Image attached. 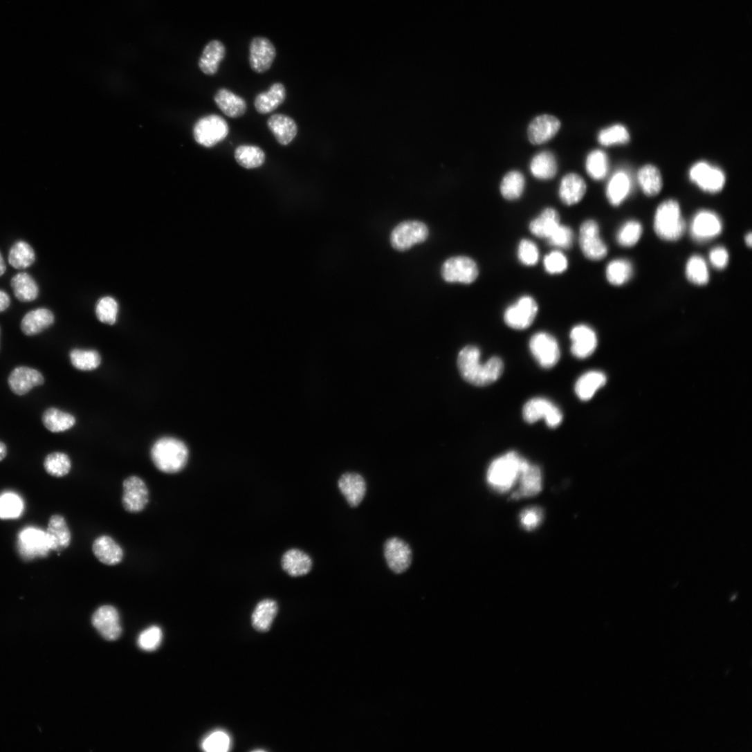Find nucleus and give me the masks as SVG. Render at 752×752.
<instances>
[{
    "mask_svg": "<svg viewBox=\"0 0 752 752\" xmlns=\"http://www.w3.org/2000/svg\"><path fill=\"white\" fill-rule=\"evenodd\" d=\"M480 358V350L477 347L468 346L460 351L457 364L465 380L473 385L483 387L497 381L502 375L504 367L498 357L491 358L484 365Z\"/></svg>",
    "mask_w": 752,
    "mask_h": 752,
    "instance_id": "nucleus-1",
    "label": "nucleus"
},
{
    "mask_svg": "<svg viewBox=\"0 0 752 752\" xmlns=\"http://www.w3.org/2000/svg\"><path fill=\"white\" fill-rule=\"evenodd\" d=\"M152 460L156 468L165 474H176L186 466L189 459L187 446L173 437H163L154 444Z\"/></svg>",
    "mask_w": 752,
    "mask_h": 752,
    "instance_id": "nucleus-2",
    "label": "nucleus"
},
{
    "mask_svg": "<svg viewBox=\"0 0 752 752\" xmlns=\"http://www.w3.org/2000/svg\"><path fill=\"white\" fill-rule=\"evenodd\" d=\"M527 462L514 451L495 459L487 471L488 484L500 493L511 490L517 483L520 473Z\"/></svg>",
    "mask_w": 752,
    "mask_h": 752,
    "instance_id": "nucleus-3",
    "label": "nucleus"
},
{
    "mask_svg": "<svg viewBox=\"0 0 752 752\" xmlns=\"http://www.w3.org/2000/svg\"><path fill=\"white\" fill-rule=\"evenodd\" d=\"M654 226L657 236L664 241H677L682 238L686 226L677 201L668 199L658 207Z\"/></svg>",
    "mask_w": 752,
    "mask_h": 752,
    "instance_id": "nucleus-4",
    "label": "nucleus"
},
{
    "mask_svg": "<svg viewBox=\"0 0 752 752\" xmlns=\"http://www.w3.org/2000/svg\"><path fill=\"white\" fill-rule=\"evenodd\" d=\"M228 122L222 117L210 115L200 119L193 129L194 140L199 145L210 148L223 141L229 135Z\"/></svg>",
    "mask_w": 752,
    "mask_h": 752,
    "instance_id": "nucleus-5",
    "label": "nucleus"
},
{
    "mask_svg": "<svg viewBox=\"0 0 752 752\" xmlns=\"http://www.w3.org/2000/svg\"><path fill=\"white\" fill-rule=\"evenodd\" d=\"M539 312V305L530 295H522L504 311V320L511 329L517 331L530 327Z\"/></svg>",
    "mask_w": 752,
    "mask_h": 752,
    "instance_id": "nucleus-6",
    "label": "nucleus"
},
{
    "mask_svg": "<svg viewBox=\"0 0 752 752\" xmlns=\"http://www.w3.org/2000/svg\"><path fill=\"white\" fill-rule=\"evenodd\" d=\"M529 349L536 361L545 369L553 368L560 360L561 354L559 344L548 333L534 334L530 340Z\"/></svg>",
    "mask_w": 752,
    "mask_h": 752,
    "instance_id": "nucleus-7",
    "label": "nucleus"
},
{
    "mask_svg": "<svg viewBox=\"0 0 752 752\" xmlns=\"http://www.w3.org/2000/svg\"><path fill=\"white\" fill-rule=\"evenodd\" d=\"M428 237V230L419 221H405L397 226L391 235V244L398 251L409 250L416 244L424 242Z\"/></svg>",
    "mask_w": 752,
    "mask_h": 752,
    "instance_id": "nucleus-8",
    "label": "nucleus"
},
{
    "mask_svg": "<svg viewBox=\"0 0 752 752\" xmlns=\"http://www.w3.org/2000/svg\"><path fill=\"white\" fill-rule=\"evenodd\" d=\"M441 273L448 282L470 284L477 279L479 272L473 259L459 256L448 259L443 265Z\"/></svg>",
    "mask_w": 752,
    "mask_h": 752,
    "instance_id": "nucleus-9",
    "label": "nucleus"
},
{
    "mask_svg": "<svg viewBox=\"0 0 752 752\" xmlns=\"http://www.w3.org/2000/svg\"><path fill=\"white\" fill-rule=\"evenodd\" d=\"M523 418L529 423L544 419L550 428H557L561 424L563 415L561 410L551 401L544 398H534L525 403L522 410Z\"/></svg>",
    "mask_w": 752,
    "mask_h": 752,
    "instance_id": "nucleus-10",
    "label": "nucleus"
},
{
    "mask_svg": "<svg viewBox=\"0 0 752 752\" xmlns=\"http://www.w3.org/2000/svg\"><path fill=\"white\" fill-rule=\"evenodd\" d=\"M580 246L586 258L600 261L607 255V245L600 237L598 224L593 220L585 221L580 229Z\"/></svg>",
    "mask_w": 752,
    "mask_h": 752,
    "instance_id": "nucleus-11",
    "label": "nucleus"
},
{
    "mask_svg": "<svg viewBox=\"0 0 752 752\" xmlns=\"http://www.w3.org/2000/svg\"><path fill=\"white\" fill-rule=\"evenodd\" d=\"M723 225L716 213L708 210L698 212L690 228V235L698 243H706L721 235Z\"/></svg>",
    "mask_w": 752,
    "mask_h": 752,
    "instance_id": "nucleus-12",
    "label": "nucleus"
},
{
    "mask_svg": "<svg viewBox=\"0 0 752 752\" xmlns=\"http://www.w3.org/2000/svg\"><path fill=\"white\" fill-rule=\"evenodd\" d=\"M149 502V488L143 479L131 476L123 483L122 504L131 513L143 511Z\"/></svg>",
    "mask_w": 752,
    "mask_h": 752,
    "instance_id": "nucleus-13",
    "label": "nucleus"
},
{
    "mask_svg": "<svg viewBox=\"0 0 752 752\" xmlns=\"http://www.w3.org/2000/svg\"><path fill=\"white\" fill-rule=\"evenodd\" d=\"M689 174L693 183L709 193L719 192L725 184L726 178L724 172L705 162H699L693 165Z\"/></svg>",
    "mask_w": 752,
    "mask_h": 752,
    "instance_id": "nucleus-14",
    "label": "nucleus"
},
{
    "mask_svg": "<svg viewBox=\"0 0 752 752\" xmlns=\"http://www.w3.org/2000/svg\"><path fill=\"white\" fill-rule=\"evenodd\" d=\"M91 621L94 627L107 640H116L122 634L119 612L112 605L100 607L93 613Z\"/></svg>",
    "mask_w": 752,
    "mask_h": 752,
    "instance_id": "nucleus-15",
    "label": "nucleus"
},
{
    "mask_svg": "<svg viewBox=\"0 0 752 752\" xmlns=\"http://www.w3.org/2000/svg\"><path fill=\"white\" fill-rule=\"evenodd\" d=\"M384 555L389 568L396 574L404 573L411 565L412 550L406 542L397 537L386 542Z\"/></svg>",
    "mask_w": 752,
    "mask_h": 752,
    "instance_id": "nucleus-16",
    "label": "nucleus"
},
{
    "mask_svg": "<svg viewBox=\"0 0 752 752\" xmlns=\"http://www.w3.org/2000/svg\"><path fill=\"white\" fill-rule=\"evenodd\" d=\"M277 52L274 44L267 38H254L250 45L249 62L251 68L257 73H264L272 66Z\"/></svg>",
    "mask_w": 752,
    "mask_h": 752,
    "instance_id": "nucleus-17",
    "label": "nucleus"
},
{
    "mask_svg": "<svg viewBox=\"0 0 752 752\" xmlns=\"http://www.w3.org/2000/svg\"><path fill=\"white\" fill-rule=\"evenodd\" d=\"M19 550L24 558L44 557L51 551L46 532L35 528H28L19 535Z\"/></svg>",
    "mask_w": 752,
    "mask_h": 752,
    "instance_id": "nucleus-18",
    "label": "nucleus"
},
{
    "mask_svg": "<svg viewBox=\"0 0 752 752\" xmlns=\"http://www.w3.org/2000/svg\"><path fill=\"white\" fill-rule=\"evenodd\" d=\"M561 128L560 121L549 115L535 118L530 123L527 135L530 143L535 145L544 144L553 139Z\"/></svg>",
    "mask_w": 752,
    "mask_h": 752,
    "instance_id": "nucleus-19",
    "label": "nucleus"
},
{
    "mask_svg": "<svg viewBox=\"0 0 752 752\" xmlns=\"http://www.w3.org/2000/svg\"><path fill=\"white\" fill-rule=\"evenodd\" d=\"M572 342L571 353L577 358L585 359L596 351L598 339L595 331L589 326L577 325L570 333Z\"/></svg>",
    "mask_w": 752,
    "mask_h": 752,
    "instance_id": "nucleus-20",
    "label": "nucleus"
},
{
    "mask_svg": "<svg viewBox=\"0 0 752 752\" xmlns=\"http://www.w3.org/2000/svg\"><path fill=\"white\" fill-rule=\"evenodd\" d=\"M92 552L100 563L109 567L120 564L125 556L121 546L107 535H100L93 541Z\"/></svg>",
    "mask_w": 752,
    "mask_h": 752,
    "instance_id": "nucleus-21",
    "label": "nucleus"
},
{
    "mask_svg": "<svg viewBox=\"0 0 752 752\" xmlns=\"http://www.w3.org/2000/svg\"><path fill=\"white\" fill-rule=\"evenodd\" d=\"M519 488L512 495V499H520L538 495L542 490V473L539 466L529 462L523 468L518 482Z\"/></svg>",
    "mask_w": 752,
    "mask_h": 752,
    "instance_id": "nucleus-22",
    "label": "nucleus"
},
{
    "mask_svg": "<svg viewBox=\"0 0 752 752\" xmlns=\"http://www.w3.org/2000/svg\"><path fill=\"white\" fill-rule=\"evenodd\" d=\"M44 383V378L39 371L27 367H17L8 379L12 391L20 396L26 394L33 388L42 385Z\"/></svg>",
    "mask_w": 752,
    "mask_h": 752,
    "instance_id": "nucleus-23",
    "label": "nucleus"
},
{
    "mask_svg": "<svg viewBox=\"0 0 752 752\" xmlns=\"http://www.w3.org/2000/svg\"><path fill=\"white\" fill-rule=\"evenodd\" d=\"M46 535L51 551L62 552L71 542V531L64 517L60 515H54L50 518Z\"/></svg>",
    "mask_w": 752,
    "mask_h": 752,
    "instance_id": "nucleus-24",
    "label": "nucleus"
},
{
    "mask_svg": "<svg viewBox=\"0 0 752 752\" xmlns=\"http://www.w3.org/2000/svg\"><path fill=\"white\" fill-rule=\"evenodd\" d=\"M342 494L351 507H357L364 499L367 484L364 478L356 473H346L339 480Z\"/></svg>",
    "mask_w": 752,
    "mask_h": 752,
    "instance_id": "nucleus-25",
    "label": "nucleus"
},
{
    "mask_svg": "<svg viewBox=\"0 0 752 752\" xmlns=\"http://www.w3.org/2000/svg\"><path fill=\"white\" fill-rule=\"evenodd\" d=\"M55 322L53 313L46 308H38L28 312L21 321V330L28 336L41 333Z\"/></svg>",
    "mask_w": 752,
    "mask_h": 752,
    "instance_id": "nucleus-26",
    "label": "nucleus"
},
{
    "mask_svg": "<svg viewBox=\"0 0 752 752\" xmlns=\"http://www.w3.org/2000/svg\"><path fill=\"white\" fill-rule=\"evenodd\" d=\"M586 191L587 185L583 177L576 173H571L562 179L559 195L565 204L574 205L583 199Z\"/></svg>",
    "mask_w": 752,
    "mask_h": 752,
    "instance_id": "nucleus-27",
    "label": "nucleus"
},
{
    "mask_svg": "<svg viewBox=\"0 0 752 752\" xmlns=\"http://www.w3.org/2000/svg\"><path fill=\"white\" fill-rule=\"evenodd\" d=\"M226 56V48L219 40L210 42L204 48L199 62L201 71L207 75L216 74Z\"/></svg>",
    "mask_w": 752,
    "mask_h": 752,
    "instance_id": "nucleus-28",
    "label": "nucleus"
},
{
    "mask_svg": "<svg viewBox=\"0 0 752 752\" xmlns=\"http://www.w3.org/2000/svg\"><path fill=\"white\" fill-rule=\"evenodd\" d=\"M214 100L219 109L230 118H241L246 113V100L227 89H221L214 95Z\"/></svg>",
    "mask_w": 752,
    "mask_h": 752,
    "instance_id": "nucleus-29",
    "label": "nucleus"
},
{
    "mask_svg": "<svg viewBox=\"0 0 752 752\" xmlns=\"http://www.w3.org/2000/svg\"><path fill=\"white\" fill-rule=\"evenodd\" d=\"M560 224L559 212L547 208L530 223L529 231L536 237L547 239Z\"/></svg>",
    "mask_w": 752,
    "mask_h": 752,
    "instance_id": "nucleus-30",
    "label": "nucleus"
},
{
    "mask_svg": "<svg viewBox=\"0 0 752 752\" xmlns=\"http://www.w3.org/2000/svg\"><path fill=\"white\" fill-rule=\"evenodd\" d=\"M268 127L278 143L287 146L296 137L297 127L295 122L284 115L276 114L268 120Z\"/></svg>",
    "mask_w": 752,
    "mask_h": 752,
    "instance_id": "nucleus-31",
    "label": "nucleus"
},
{
    "mask_svg": "<svg viewBox=\"0 0 752 752\" xmlns=\"http://www.w3.org/2000/svg\"><path fill=\"white\" fill-rule=\"evenodd\" d=\"M286 89L282 83L273 84L269 91L259 93L255 100L257 111L266 115L278 109L286 99Z\"/></svg>",
    "mask_w": 752,
    "mask_h": 752,
    "instance_id": "nucleus-32",
    "label": "nucleus"
},
{
    "mask_svg": "<svg viewBox=\"0 0 752 752\" xmlns=\"http://www.w3.org/2000/svg\"><path fill=\"white\" fill-rule=\"evenodd\" d=\"M632 190V181L624 171L616 172L609 179L606 188L609 202L618 206L628 196Z\"/></svg>",
    "mask_w": 752,
    "mask_h": 752,
    "instance_id": "nucleus-33",
    "label": "nucleus"
},
{
    "mask_svg": "<svg viewBox=\"0 0 752 752\" xmlns=\"http://www.w3.org/2000/svg\"><path fill=\"white\" fill-rule=\"evenodd\" d=\"M282 567L289 576L300 577L310 572L312 561L304 552L298 549H291L283 556Z\"/></svg>",
    "mask_w": 752,
    "mask_h": 752,
    "instance_id": "nucleus-34",
    "label": "nucleus"
},
{
    "mask_svg": "<svg viewBox=\"0 0 752 752\" xmlns=\"http://www.w3.org/2000/svg\"><path fill=\"white\" fill-rule=\"evenodd\" d=\"M277 612L278 605L276 601L272 599L260 601L252 615L253 626L256 630L262 632L268 631Z\"/></svg>",
    "mask_w": 752,
    "mask_h": 752,
    "instance_id": "nucleus-35",
    "label": "nucleus"
},
{
    "mask_svg": "<svg viewBox=\"0 0 752 752\" xmlns=\"http://www.w3.org/2000/svg\"><path fill=\"white\" fill-rule=\"evenodd\" d=\"M11 286L15 297L21 302L35 300L39 294V288L35 279L27 273H20L11 280Z\"/></svg>",
    "mask_w": 752,
    "mask_h": 752,
    "instance_id": "nucleus-36",
    "label": "nucleus"
},
{
    "mask_svg": "<svg viewBox=\"0 0 752 752\" xmlns=\"http://www.w3.org/2000/svg\"><path fill=\"white\" fill-rule=\"evenodd\" d=\"M607 382L606 376L600 372H589L583 375L576 382L575 391L578 398L584 401L590 400L596 392Z\"/></svg>",
    "mask_w": 752,
    "mask_h": 752,
    "instance_id": "nucleus-37",
    "label": "nucleus"
},
{
    "mask_svg": "<svg viewBox=\"0 0 752 752\" xmlns=\"http://www.w3.org/2000/svg\"><path fill=\"white\" fill-rule=\"evenodd\" d=\"M530 170L536 178H553L558 172V163L554 154L551 152H542L536 154L531 161Z\"/></svg>",
    "mask_w": 752,
    "mask_h": 752,
    "instance_id": "nucleus-38",
    "label": "nucleus"
},
{
    "mask_svg": "<svg viewBox=\"0 0 752 752\" xmlns=\"http://www.w3.org/2000/svg\"><path fill=\"white\" fill-rule=\"evenodd\" d=\"M637 181L642 191L648 196H656L663 187L660 171L652 165L642 167L637 174Z\"/></svg>",
    "mask_w": 752,
    "mask_h": 752,
    "instance_id": "nucleus-39",
    "label": "nucleus"
},
{
    "mask_svg": "<svg viewBox=\"0 0 752 752\" xmlns=\"http://www.w3.org/2000/svg\"><path fill=\"white\" fill-rule=\"evenodd\" d=\"M42 421L46 428L53 433L67 431L75 424V418L71 414L51 407L43 414Z\"/></svg>",
    "mask_w": 752,
    "mask_h": 752,
    "instance_id": "nucleus-40",
    "label": "nucleus"
},
{
    "mask_svg": "<svg viewBox=\"0 0 752 752\" xmlns=\"http://www.w3.org/2000/svg\"><path fill=\"white\" fill-rule=\"evenodd\" d=\"M36 255L32 246L24 241H19L11 248L8 261L16 269H26L35 263Z\"/></svg>",
    "mask_w": 752,
    "mask_h": 752,
    "instance_id": "nucleus-41",
    "label": "nucleus"
},
{
    "mask_svg": "<svg viewBox=\"0 0 752 752\" xmlns=\"http://www.w3.org/2000/svg\"><path fill=\"white\" fill-rule=\"evenodd\" d=\"M605 274L609 284L614 286H621L631 279L633 267L628 260L617 259L609 263Z\"/></svg>",
    "mask_w": 752,
    "mask_h": 752,
    "instance_id": "nucleus-42",
    "label": "nucleus"
},
{
    "mask_svg": "<svg viewBox=\"0 0 752 752\" xmlns=\"http://www.w3.org/2000/svg\"><path fill=\"white\" fill-rule=\"evenodd\" d=\"M235 157L241 167L248 169L260 167L266 161L264 152L258 147L250 145L239 147L235 151Z\"/></svg>",
    "mask_w": 752,
    "mask_h": 752,
    "instance_id": "nucleus-43",
    "label": "nucleus"
},
{
    "mask_svg": "<svg viewBox=\"0 0 752 752\" xmlns=\"http://www.w3.org/2000/svg\"><path fill=\"white\" fill-rule=\"evenodd\" d=\"M525 179L518 171H511L503 178L500 185V192L506 200L513 201L519 199L524 190Z\"/></svg>",
    "mask_w": 752,
    "mask_h": 752,
    "instance_id": "nucleus-44",
    "label": "nucleus"
},
{
    "mask_svg": "<svg viewBox=\"0 0 752 752\" xmlns=\"http://www.w3.org/2000/svg\"><path fill=\"white\" fill-rule=\"evenodd\" d=\"M686 274L693 284L704 286L708 283L710 275L707 264L699 255L692 256L687 262Z\"/></svg>",
    "mask_w": 752,
    "mask_h": 752,
    "instance_id": "nucleus-45",
    "label": "nucleus"
},
{
    "mask_svg": "<svg viewBox=\"0 0 752 752\" xmlns=\"http://www.w3.org/2000/svg\"><path fill=\"white\" fill-rule=\"evenodd\" d=\"M72 365L80 371H93L101 363V358L95 350L73 349L70 353Z\"/></svg>",
    "mask_w": 752,
    "mask_h": 752,
    "instance_id": "nucleus-46",
    "label": "nucleus"
},
{
    "mask_svg": "<svg viewBox=\"0 0 752 752\" xmlns=\"http://www.w3.org/2000/svg\"><path fill=\"white\" fill-rule=\"evenodd\" d=\"M586 169L593 179L599 181L605 178L609 169L607 156L601 150H594L587 156Z\"/></svg>",
    "mask_w": 752,
    "mask_h": 752,
    "instance_id": "nucleus-47",
    "label": "nucleus"
},
{
    "mask_svg": "<svg viewBox=\"0 0 752 752\" xmlns=\"http://www.w3.org/2000/svg\"><path fill=\"white\" fill-rule=\"evenodd\" d=\"M201 746L208 752H226L230 750L232 740L226 731H214L203 740Z\"/></svg>",
    "mask_w": 752,
    "mask_h": 752,
    "instance_id": "nucleus-48",
    "label": "nucleus"
},
{
    "mask_svg": "<svg viewBox=\"0 0 752 752\" xmlns=\"http://www.w3.org/2000/svg\"><path fill=\"white\" fill-rule=\"evenodd\" d=\"M46 471L55 477L67 475L71 469V461L64 453L54 452L46 458L44 461Z\"/></svg>",
    "mask_w": 752,
    "mask_h": 752,
    "instance_id": "nucleus-49",
    "label": "nucleus"
},
{
    "mask_svg": "<svg viewBox=\"0 0 752 752\" xmlns=\"http://www.w3.org/2000/svg\"><path fill=\"white\" fill-rule=\"evenodd\" d=\"M643 228L636 221H629L624 223L616 234L618 244L624 248L634 246L640 240Z\"/></svg>",
    "mask_w": 752,
    "mask_h": 752,
    "instance_id": "nucleus-50",
    "label": "nucleus"
},
{
    "mask_svg": "<svg viewBox=\"0 0 752 752\" xmlns=\"http://www.w3.org/2000/svg\"><path fill=\"white\" fill-rule=\"evenodd\" d=\"M598 140L601 145L606 147L624 145L629 142L630 135L625 127L616 125L602 130L598 134Z\"/></svg>",
    "mask_w": 752,
    "mask_h": 752,
    "instance_id": "nucleus-51",
    "label": "nucleus"
},
{
    "mask_svg": "<svg viewBox=\"0 0 752 752\" xmlns=\"http://www.w3.org/2000/svg\"><path fill=\"white\" fill-rule=\"evenodd\" d=\"M118 311V303L113 297H104L98 301L95 313L102 323L113 325L116 323Z\"/></svg>",
    "mask_w": 752,
    "mask_h": 752,
    "instance_id": "nucleus-52",
    "label": "nucleus"
},
{
    "mask_svg": "<svg viewBox=\"0 0 752 752\" xmlns=\"http://www.w3.org/2000/svg\"><path fill=\"white\" fill-rule=\"evenodd\" d=\"M24 510L21 499L14 493H6L0 496V518H17Z\"/></svg>",
    "mask_w": 752,
    "mask_h": 752,
    "instance_id": "nucleus-53",
    "label": "nucleus"
},
{
    "mask_svg": "<svg viewBox=\"0 0 752 752\" xmlns=\"http://www.w3.org/2000/svg\"><path fill=\"white\" fill-rule=\"evenodd\" d=\"M162 639L161 629L154 625L141 632L138 640V646L144 651L154 652L161 646Z\"/></svg>",
    "mask_w": 752,
    "mask_h": 752,
    "instance_id": "nucleus-54",
    "label": "nucleus"
},
{
    "mask_svg": "<svg viewBox=\"0 0 752 752\" xmlns=\"http://www.w3.org/2000/svg\"><path fill=\"white\" fill-rule=\"evenodd\" d=\"M517 254L519 262L526 266H533L540 260L538 247L528 239H523L520 242Z\"/></svg>",
    "mask_w": 752,
    "mask_h": 752,
    "instance_id": "nucleus-55",
    "label": "nucleus"
},
{
    "mask_svg": "<svg viewBox=\"0 0 752 752\" xmlns=\"http://www.w3.org/2000/svg\"><path fill=\"white\" fill-rule=\"evenodd\" d=\"M549 244L560 249H569L574 241V233L571 228L560 224L547 239Z\"/></svg>",
    "mask_w": 752,
    "mask_h": 752,
    "instance_id": "nucleus-56",
    "label": "nucleus"
},
{
    "mask_svg": "<svg viewBox=\"0 0 752 752\" xmlns=\"http://www.w3.org/2000/svg\"><path fill=\"white\" fill-rule=\"evenodd\" d=\"M546 271L551 275L565 273L569 267L567 257L560 251H553L547 255L544 259Z\"/></svg>",
    "mask_w": 752,
    "mask_h": 752,
    "instance_id": "nucleus-57",
    "label": "nucleus"
},
{
    "mask_svg": "<svg viewBox=\"0 0 752 752\" xmlns=\"http://www.w3.org/2000/svg\"><path fill=\"white\" fill-rule=\"evenodd\" d=\"M543 520V512L540 508L532 507L524 510L520 515V522L526 530L538 526Z\"/></svg>",
    "mask_w": 752,
    "mask_h": 752,
    "instance_id": "nucleus-58",
    "label": "nucleus"
},
{
    "mask_svg": "<svg viewBox=\"0 0 752 752\" xmlns=\"http://www.w3.org/2000/svg\"><path fill=\"white\" fill-rule=\"evenodd\" d=\"M709 260L712 266L718 270L724 269L729 262V255L726 248L722 246L714 248L709 254Z\"/></svg>",
    "mask_w": 752,
    "mask_h": 752,
    "instance_id": "nucleus-59",
    "label": "nucleus"
},
{
    "mask_svg": "<svg viewBox=\"0 0 752 752\" xmlns=\"http://www.w3.org/2000/svg\"><path fill=\"white\" fill-rule=\"evenodd\" d=\"M11 304V299L8 293L0 290V312L6 311Z\"/></svg>",
    "mask_w": 752,
    "mask_h": 752,
    "instance_id": "nucleus-60",
    "label": "nucleus"
},
{
    "mask_svg": "<svg viewBox=\"0 0 752 752\" xmlns=\"http://www.w3.org/2000/svg\"><path fill=\"white\" fill-rule=\"evenodd\" d=\"M7 454V446L3 443L0 442V462H1L6 457Z\"/></svg>",
    "mask_w": 752,
    "mask_h": 752,
    "instance_id": "nucleus-61",
    "label": "nucleus"
},
{
    "mask_svg": "<svg viewBox=\"0 0 752 752\" xmlns=\"http://www.w3.org/2000/svg\"><path fill=\"white\" fill-rule=\"evenodd\" d=\"M7 266L3 259V255L0 253V277H2L6 272Z\"/></svg>",
    "mask_w": 752,
    "mask_h": 752,
    "instance_id": "nucleus-62",
    "label": "nucleus"
},
{
    "mask_svg": "<svg viewBox=\"0 0 752 752\" xmlns=\"http://www.w3.org/2000/svg\"><path fill=\"white\" fill-rule=\"evenodd\" d=\"M745 243L748 247H751L752 245V235L751 232L746 235L745 237Z\"/></svg>",
    "mask_w": 752,
    "mask_h": 752,
    "instance_id": "nucleus-63",
    "label": "nucleus"
}]
</instances>
